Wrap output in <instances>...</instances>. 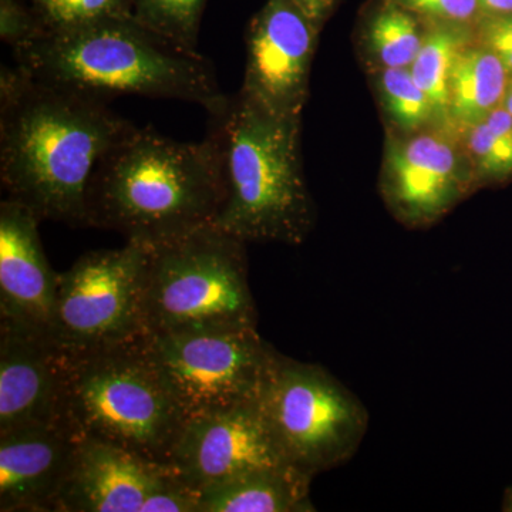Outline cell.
<instances>
[{
    "label": "cell",
    "mask_w": 512,
    "mask_h": 512,
    "mask_svg": "<svg viewBox=\"0 0 512 512\" xmlns=\"http://www.w3.org/2000/svg\"><path fill=\"white\" fill-rule=\"evenodd\" d=\"M478 43L493 50L512 74V13L485 16L478 28Z\"/></svg>",
    "instance_id": "cell-27"
},
{
    "label": "cell",
    "mask_w": 512,
    "mask_h": 512,
    "mask_svg": "<svg viewBox=\"0 0 512 512\" xmlns=\"http://www.w3.org/2000/svg\"><path fill=\"white\" fill-rule=\"evenodd\" d=\"M16 64L43 83L107 100L113 96L188 101L214 113L227 100L214 66L133 16L42 30L13 49Z\"/></svg>",
    "instance_id": "cell-3"
},
{
    "label": "cell",
    "mask_w": 512,
    "mask_h": 512,
    "mask_svg": "<svg viewBox=\"0 0 512 512\" xmlns=\"http://www.w3.org/2000/svg\"><path fill=\"white\" fill-rule=\"evenodd\" d=\"M134 0H35L43 30H64L101 20L130 18Z\"/></svg>",
    "instance_id": "cell-24"
},
{
    "label": "cell",
    "mask_w": 512,
    "mask_h": 512,
    "mask_svg": "<svg viewBox=\"0 0 512 512\" xmlns=\"http://www.w3.org/2000/svg\"><path fill=\"white\" fill-rule=\"evenodd\" d=\"M40 222L18 201L6 198L0 204V328L55 345L59 274L47 262Z\"/></svg>",
    "instance_id": "cell-14"
},
{
    "label": "cell",
    "mask_w": 512,
    "mask_h": 512,
    "mask_svg": "<svg viewBox=\"0 0 512 512\" xmlns=\"http://www.w3.org/2000/svg\"><path fill=\"white\" fill-rule=\"evenodd\" d=\"M473 42L468 25L431 23L419 55L409 67L414 82L419 84L433 107L437 127L451 130L448 117L451 73L458 55Z\"/></svg>",
    "instance_id": "cell-19"
},
{
    "label": "cell",
    "mask_w": 512,
    "mask_h": 512,
    "mask_svg": "<svg viewBox=\"0 0 512 512\" xmlns=\"http://www.w3.org/2000/svg\"><path fill=\"white\" fill-rule=\"evenodd\" d=\"M510 74L493 50L470 43L454 64L450 80L451 130L461 134L503 104Z\"/></svg>",
    "instance_id": "cell-18"
},
{
    "label": "cell",
    "mask_w": 512,
    "mask_h": 512,
    "mask_svg": "<svg viewBox=\"0 0 512 512\" xmlns=\"http://www.w3.org/2000/svg\"><path fill=\"white\" fill-rule=\"evenodd\" d=\"M33 2H35V0H33Z\"/></svg>",
    "instance_id": "cell-33"
},
{
    "label": "cell",
    "mask_w": 512,
    "mask_h": 512,
    "mask_svg": "<svg viewBox=\"0 0 512 512\" xmlns=\"http://www.w3.org/2000/svg\"><path fill=\"white\" fill-rule=\"evenodd\" d=\"M222 200L220 165L207 138L181 143L134 127L93 171L86 227L154 248L214 224Z\"/></svg>",
    "instance_id": "cell-2"
},
{
    "label": "cell",
    "mask_w": 512,
    "mask_h": 512,
    "mask_svg": "<svg viewBox=\"0 0 512 512\" xmlns=\"http://www.w3.org/2000/svg\"><path fill=\"white\" fill-rule=\"evenodd\" d=\"M62 363L63 416L79 436L170 468L187 419L148 350L146 333L89 352L62 353Z\"/></svg>",
    "instance_id": "cell-5"
},
{
    "label": "cell",
    "mask_w": 512,
    "mask_h": 512,
    "mask_svg": "<svg viewBox=\"0 0 512 512\" xmlns=\"http://www.w3.org/2000/svg\"><path fill=\"white\" fill-rule=\"evenodd\" d=\"M319 30L289 0H268L247 32L241 92L276 116L302 119Z\"/></svg>",
    "instance_id": "cell-12"
},
{
    "label": "cell",
    "mask_w": 512,
    "mask_h": 512,
    "mask_svg": "<svg viewBox=\"0 0 512 512\" xmlns=\"http://www.w3.org/2000/svg\"><path fill=\"white\" fill-rule=\"evenodd\" d=\"M136 126L107 100L0 72V178L10 200L40 221L86 227L87 188L101 158Z\"/></svg>",
    "instance_id": "cell-1"
},
{
    "label": "cell",
    "mask_w": 512,
    "mask_h": 512,
    "mask_svg": "<svg viewBox=\"0 0 512 512\" xmlns=\"http://www.w3.org/2000/svg\"><path fill=\"white\" fill-rule=\"evenodd\" d=\"M56 512H198V495L171 468L82 437Z\"/></svg>",
    "instance_id": "cell-11"
},
{
    "label": "cell",
    "mask_w": 512,
    "mask_h": 512,
    "mask_svg": "<svg viewBox=\"0 0 512 512\" xmlns=\"http://www.w3.org/2000/svg\"><path fill=\"white\" fill-rule=\"evenodd\" d=\"M476 188L460 134L431 126L410 136L387 134L380 192L404 227L427 228L443 220Z\"/></svg>",
    "instance_id": "cell-10"
},
{
    "label": "cell",
    "mask_w": 512,
    "mask_h": 512,
    "mask_svg": "<svg viewBox=\"0 0 512 512\" xmlns=\"http://www.w3.org/2000/svg\"><path fill=\"white\" fill-rule=\"evenodd\" d=\"M80 439L66 420L0 434V511L56 512Z\"/></svg>",
    "instance_id": "cell-15"
},
{
    "label": "cell",
    "mask_w": 512,
    "mask_h": 512,
    "mask_svg": "<svg viewBox=\"0 0 512 512\" xmlns=\"http://www.w3.org/2000/svg\"><path fill=\"white\" fill-rule=\"evenodd\" d=\"M375 74L376 93L389 133L410 136L436 126L433 107L409 69L377 70Z\"/></svg>",
    "instance_id": "cell-22"
},
{
    "label": "cell",
    "mask_w": 512,
    "mask_h": 512,
    "mask_svg": "<svg viewBox=\"0 0 512 512\" xmlns=\"http://www.w3.org/2000/svg\"><path fill=\"white\" fill-rule=\"evenodd\" d=\"M404 9L429 19L431 23L468 25L476 19L478 0H394Z\"/></svg>",
    "instance_id": "cell-25"
},
{
    "label": "cell",
    "mask_w": 512,
    "mask_h": 512,
    "mask_svg": "<svg viewBox=\"0 0 512 512\" xmlns=\"http://www.w3.org/2000/svg\"><path fill=\"white\" fill-rule=\"evenodd\" d=\"M293 467L312 478L349 463L369 429L365 404L325 367L276 353L256 400Z\"/></svg>",
    "instance_id": "cell-7"
},
{
    "label": "cell",
    "mask_w": 512,
    "mask_h": 512,
    "mask_svg": "<svg viewBox=\"0 0 512 512\" xmlns=\"http://www.w3.org/2000/svg\"><path fill=\"white\" fill-rule=\"evenodd\" d=\"M460 137L476 188L512 177V116L503 106Z\"/></svg>",
    "instance_id": "cell-21"
},
{
    "label": "cell",
    "mask_w": 512,
    "mask_h": 512,
    "mask_svg": "<svg viewBox=\"0 0 512 512\" xmlns=\"http://www.w3.org/2000/svg\"><path fill=\"white\" fill-rule=\"evenodd\" d=\"M63 383L62 353L52 342L0 328V434L66 420Z\"/></svg>",
    "instance_id": "cell-16"
},
{
    "label": "cell",
    "mask_w": 512,
    "mask_h": 512,
    "mask_svg": "<svg viewBox=\"0 0 512 512\" xmlns=\"http://www.w3.org/2000/svg\"><path fill=\"white\" fill-rule=\"evenodd\" d=\"M501 106L504 107L505 110L508 111V113L512 116V92L511 90H505V96L503 100V104Z\"/></svg>",
    "instance_id": "cell-31"
},
{
    "label": "cell",
    "mask_w": 512,
    "mask_h": 512,
    "mask_svg": "<svg viewBox=\"0 0 512 512\" xmlns=\"http://www.w3.org/2000/svg\"><path fill=\"white\" fill-rule=\"evenodd\" d=\"M478 6L485 16L512 13V0H478Z\"/></svg>",
    "instance_id": "cell-29"
},
{
    "label": "cell",
    "mask_w": 512,
    "mask_h": 512,
    "mask_svg": "<svg viewBox=\"0 0 512 512\" xmlns=\"http://www.w3.org/2000/svg\"><path fill=\"white\" fill-rule=\"evenodd\" d=\"M288 467L295 468L256 402L188 420L170 464L174 476L197 495L254 471Z\"/></svg>",
    "instance_id": "cell-13"
},
{
    "label": "cell",
    "mask_w": 512,
    "mask_h": 512,
    "mask_svg": "<svg viewBox=\"0 0 512 512\" xmlns=\"http://www.w3.org/2000/svg\"><path fill=\"white\" fill-rule=\"evenodd\" d=\"M426 32L417 15L389 0L367 23L363 53L373 72L409 69L419 55Z\"/></svg>",
    "instance_id": "cell-20"
},
{
    "label": "cell",
    "mask_w": 512,
    "mask_h": 512,
    "mask_svg": "<svg viewBox=\"0 0 512 512\" xmlns=\"http://www.w3.org/2000/svg\"><path fill=\"white\" fill-rule=\"evenodd\" d=\"M313 478L296 468H266L198 495V512H312Z\"/></svg>",
    "instance_id": "cell-17"
},
{
    "label": "cell",
    "mask_w": 512,
    "mask_h": 512,
    "mask_svg": "<svg viewBox=\"0 0 512 512\" xmlns=\"http://www.w3.org/2000/svg\"><path fill=\"white\" fill-rule=\"evenodd\" d=\"M501 510L504 512H512V485L505 490Z\"/></svg>",
    "instance_id": "cell-30"
},
{
    "label": "cell",
    "mask_w": 512,
    "mask_h": 512,
    "mask_svg": "<svg viewBox=\"0 0 512 512\" xmlns=\"http://www.w3.org/2000/svg\"><path fill=\"white\" fill-rule=\"evenodd\" d=\"M43 28L36 13L28 12L18 0H0V37L13 49L25 45Z\"/></svg>",
    "instance_id": "cell-26"
},
{
    "label": "cell",
    "mask_w": 512,
    "mask_h": 512,
    "mask_svg": "<svg viewBox=\"0 0 512 512\" xmlns=\"http://www.w3.org/2000/svg\"><path fill=\"white\" fill-rule=\"evenodd\" d=\"M208 116L205 138L224 187L215 227L245 244H303L316 205L303 170L302 119L276 116L241 92Z\"/></svg>",
    "instance_id": "cell-4"
},
{
    "label": "cell",
    "mask_w": 512,
    "mask_h": 512,
    "mask_svg": "<svg viewBox=\"0 0 512 512\" xmlns=\"http://www.w3.org/2000/svg\"><path fill=\"white\" fill-rule=\"evenodd\" d=\"M150 248L127 242L80 256L59 274L53 342L82 353L144 335V293Z\"/></svg>",
    "instance_id": "cell-9"
},
{
    "label": "cell",
    "mask_w": 512,
    "mask_h": 512,
    "mask_svg": "<svg viewBox=\"0 0 512 512\" xmlns=\"http://www.w3.org/2000/svg\"><path fill=\"white\" fill-rule=\"evenodd\" d=\"M258 329L247 244L214 224L150 248L147 335Z\"/></svg>",
    "instance_id": "cell-6"
},
{
    "label": "cell",
    "mask_w": 512,
    "mask_h": 512,
    "mask_svg": "<svg viewBox=\"0 0 512 512\" xmlns=\"http://www.w3.org/2000/svg\"><path fill=\"white\" fill-rule=\"evenodd\" d=\"M207 0H134L133 18L184 49L198 52V32Z\"/></svg>",
    "instance_id": "cell-23"
},
{
    "label": "cell",
    "mask_w": 512,
    "mask_h": 512,
    "mask_svg": "<svg viewBox=\"0 0 512 512\" xmlns=\"http://www.w3.org/2000/svg\"><path fill=\"white\" fill-rule=\"evenodd\" d=\"M296 6L316 29H322L332 15L336 0H289Z\"/></svg>",
    "instance_id": "cell-28"
},
{
    "label": "cell",
    "mask_w": 512,
    "mask_h": 512,
    "mask_svg": "<svg viewBox=\"0 0 512 512\" xmlns=\"http://www.w3.org/2000/svg\"><path fill=\"white\" fill-rule=\"evenodd\" d=\"M146 340L187 421L255 403L278 353L258 329L146 333Z\"/></svg>",
    "instance_id": "cell-8"
},
{
    "label": "cell",
    "mask_w": 512,
    "mask_h": 512,
    "mask_svg": "<svg viewBox=\"0 0 512 512\" xmlns=\"http://www.w3.org/2000/svg\"><path fill=\"white\" fill-rule=\"evenodd\" d=\"M510 76L512 77V74H510Z\"/></svg>",
    "instance_id": "cell-32"
}]
</instances>
